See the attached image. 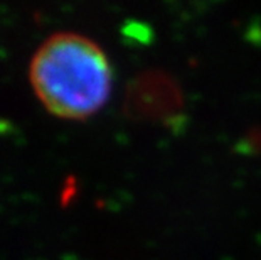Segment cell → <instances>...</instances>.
I'll return each mask as SVG.
<instances>
[{"instance_id": "6da1fadb", "label": "cell", "mask_w": 261, "mask_h": 260, "mask_svg": "<svg viewBox=\"0 0 261 260\" xmlns=\"http://www.w3.org/2000/svg\"><path fill=\"white\" fill-rule=\"evenodd\" d=\"M29 81L37 100L54 117L86 120L108 103L113 69L107 53L93 39L58 32L34 53Z\"/></svg>"}]
</instances>
